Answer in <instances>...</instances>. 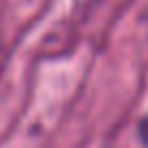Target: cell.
Listing matches in <instances>:
<instances>
[{
	"instance_id": "6da1fadb",
	"label": "cell",
	"mask_w": 148,
	"mask_h": 148,
	"mask_svg": "<svg viewBox=\"0 0 148 148\" xmlns=\"http://www.w3.org/2000/svg\"><path fill=\"white\" fill-rule=\"evenodd\" d=\"M139 135H142V139L148 144V118L142 120V124H139Z\"/></svg>"
}]
</instances>
